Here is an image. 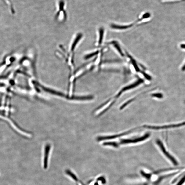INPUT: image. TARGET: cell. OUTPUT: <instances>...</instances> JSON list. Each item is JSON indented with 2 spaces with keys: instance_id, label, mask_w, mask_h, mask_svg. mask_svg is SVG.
<instances>
[{
  "instance_id": "1",
  "label": "cell",
  "mask_w": 185,
  "mask_h": 185,
  "mask_svg": "<svg viewBox=\"0 0 185 185\" xmlns=\"http://www.w3.org/2000/svg\"><path fill=\"white\" fill-rule=\"evenodd\" d=\"M150 136V134L149 133H147L141 137L135 138L134 139H122L118 143L115 142L116 148L119 147L120 145L127 144H132V143H138L144 141L149 138Z\"/></svg>"
},
{
  "instance_id": "2",
  "label": "cell",
  "mask_w": 185,
  "mask_h": 185,
  "mask_svg": "<svg viewBox=\"0 0 185 185\" xmlns=\"http://www.w3.org/2000/svg\"><path fill=\"white\" fill-rule=\"evenodd\" d=\"M185 125V122L181 123L178 124H170L168 125H164L162 126H149V125H144L141 126V129L146 128L148 129L153 130H159L167 129L173 128L182 127Z\"/></svg>"
},
{
  "instance_id": "3",
  "label": "cell",
  "mask_w": 185,
  "mask_h": 185,
  "mask_svg": "<svg viewBox=\"0 0 185 185\" xmlns=\"http://www.w3.org/2000/svg\"><path fill=\"white\" fill-rule=\"evenodd\" d=\"M157 144L159 146V148L161 149V151H162L163 153L164 154V155L168 158L174 164V165H177L178 164V162L176 161V159H175L173 157V156L171 155L167 151L165 147H164V145L162 142L161 141V140H156Z\"/></svg>"
},
{
  "instance_id": "4",
  "label": "cell",
  "mask_w": 185,
  "mask_h": 185,
  "mask_svg": "<svg viewBox=\"0 0 185 185\" xmlns=\"http://www.w3.org/2000/svg\"><path fill=\"white\" fill-rule=\"evenodd\" d=\"M133 25L134 24L127 25H119L116 24H112L111 26L113 29H116L124 30L131 28Z\"/></svg>"
},
{
  "instance_id": "5",
  "label": "cell",
  "mask_w": 185,
  "mask_h": 185,
  "mask_svg": "<svg viewBox=\"0 0 185 185\" xmlns=\"http://www.w3.org/2000/svg\"><path fill=\"white\" fill-rule=\"evenodd\" d=\"M111 44L113 45L114 47L117 50L118 52L120 54L121 56H122V57H124V54H123V52L122 51L121 49V48L120 47V46L119 45L118 43L117 42L113 41L112 42H111Z\"/></svg>"
},
{
  "instance_id": "6",
  "label": "cell",
  "mask_w": 185,
  "mask_h": 185,
  "mask_svg": "<svg viewBox=\"0 0 185 185\" xmlns=\"http://www.w3.org/2000/svg\"><path fill=\"white\" fill-rule=\"evenodd\" d=\"M127 54L129 58L130 59L131 63L133 65L134 67L135 71H136V72H139L140 71V70L139 68L138 67V65H137V63H136V61H135V60L132 57V56H130V55H129V54Z\"/></svg>"
},
{
  "instance_id": "7",
  "label": "cell",
  "mask_w": 185,
  "mask_h": 185,
  "mask_svg": "<svg viewBox=\"0 0 185 185\" xmlns=\"http://www.w3.org/2000/svg\"><path fill=\"white\" fill-rule=\"evenodd\" d=\"M104 28H100L99 30V39L98 44L99 45H101L103 42V38H104Z\"/></svg>"
},
{
  "instance_id": "8",
  "label": "cell",
  "mask_w": 185,
  "mask_h": 185,
  "mask_svg": "<svg viewBox=\"0 0 185 185\" xmlns=\"http://www.w3.org/2000/svg\"><path fill=\"white\" fill-rule=\"evenodd\" d=\"M99 53V51H96V52H94L92 53L91 54H88L87 56H86V57H85V59H88L94 56H96V55L98 54Z\"/></svg>"
},
{
  "instance_id": "9",
  "label": "cell",
  "mask_w": 185,
  "mask_h": 185,
  "mask_svg": "<svg viewBox=\"0 0 185 185\" xmlns=\"http://www.w3.org/2000/svg\"><path fill=\"white\" fill-rule=\"evenodd\" d=\"M152 97H155L158 98H162L163 97V95L162 94L160 93H154L152 95Z\"/></svg>"
},
{
  "instance_id": "10",
  "label": "cell",
  "mask_w": 185,
  "mask_h": 185,
  "mask_svg": "<svg viewBox=\"0 0 185 185\" xmlns=\"http://www.w3.org/2000/svg\"><path fill=\"white\" fill-rule=\"evenodd\" d=\"M141 73H142L143 75H144V76L146 79H147L148 80H151V77L148 74H147V73H146L144 72L143 71H141Z\"/></svg>"
},
{
  "instance_id": "11",
  "label": "cell",
  "mask_w": 185,
  "mask_h": 185,
  "mask_svg": "<svg viewBox=\"0 0 185 185\" xmlns=\"http://www.w3.org/2000/svg\"><path fill=\"white\" fill-rule=\"evenodd\" d=\"M185 181V175L183 176V178L180 180V181L176 185H182L184 183Z\"/></svg>"
},
{
  "instance_id": "12",
  "label": "cell",
  "mask_w": 185,
  "mask_h": 185,
  "mask_svg": "<svg viewBox=\"0 0 185 185\" xmlns=\"http://www.w3.org/2000/svg\"><path fill=\"white\" fill-rule=\"evenodd\" d=\"M183 49H185V44H181L180 46Z\"/></svg>"
},
{
  "instance_id": "13",
  "label": "cell",
  "mask_w": 185,
  "mask_h": 185,
  "mask_svg": "<svg viewBox=\"0 0 185 185\" xmlns=\"http://www.w3.org/2000/svg\"><path fill=\"white\" fill-rule=\"evenodd\" d=\"M182 70L183 71L185 70V64L183 65V67L182 68Z\"/></svg>"
}]
</instances>
